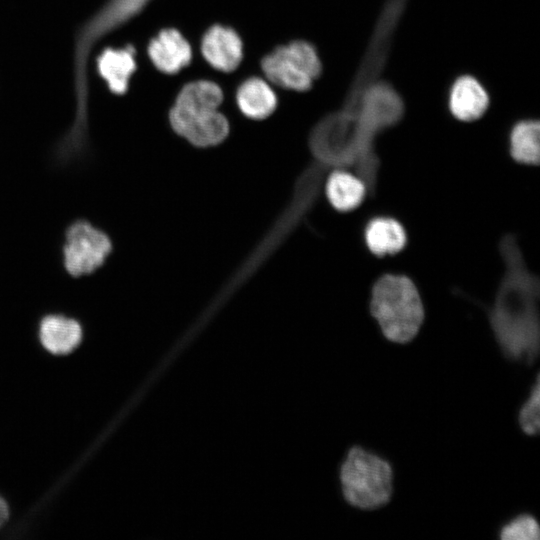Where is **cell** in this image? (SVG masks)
Listing matches in <instances>:
<instances>
[{"mask_svg":"<svg viewBox=\"0 0 540 540\" xmlns=\"http://www.w3.org/2000/svg\"><path fill=\"white\" fill-rule=\"evenodd\" d=\"M9 518V508L5 500L0 497V528L6 523Z\"/></svg>","mask_w":540,"mask_h":540,"instance_id":"cell-20","label":"cell"},{"mask_svg":"<svg viewBox=\"0 0 540 540\" xmlns=\"http://www.w3.org/2000/svg\"><path fill=\"white\" fill-rule=\"evenodd\" d=\"M136 50L132 45L123 48H106L97 57L99 75L106 82L110 92L124 95L137 69Z\"/></svg>","mask_w":540,"mask_h":540,"instance_id":"cell-11","label":"cell"},{"mask_svg":"<svg viewBox=\"0 0 540 540\" xmlns=\"http://www.w3.org/2000/svg\"><path fill=\"white\" fill-rule=\"evenodd\" d=\"M375 143L376 138L366 132L355 115L341 107L324 116L310 132L309 149L318 164L312 169L317 173L351 169L372 196L380 167Z\"/></svg>","mask_w":540,"mask_h":540,"instance_id":"cell-2","label":"cell"},{"mask_svg":"<svg viewBox=\"0 0 540 540\" xmlns=\"http://www.w3.org/2000/svg\"><path fill=\"white\" fill-rule=\"evenodd\" d=\"M539 525L536 519L528 514L519 515L505 524L500 530L502 540H538Z\"/></svg>","mask_w":540,"mask_h":540,"instance_id":"cell-19","label":"cell"},{"mask_svg":"<svg viewBox=\"0 0 540 540\" xmlns=\"http://www.w3.org/2000/svg\"><path fill=\"white\" fill-rule=\"evenodd\" d=\"M448 106L455 118L465 122L474 121L486 112L489 95L476 78L460 76L451 86Z\"/></svg>","mask_w":540,"mask_h":540,"instance_id":"cell-12","label":"cell"},{"mask_svg":"<svg viewBox=\"0 0 540 540\" xmlns=\"http://www.w3.org/2000/svg\"><path fill=\"white\" fill-rule=\"evenodd\" d=\"M540 385L539 375L530 391L528 399L522 405L518 422L522 431L527 435H536L540 428Z\"/></svg>","mask_w":540,"mask_h":540,"instance_id":"cell-18","label":"cell"},{"mask_svg":"<svg viewBox=\"0 0 540 540\" xmlns=\"http://www.w3.org/2000/svg\"><path fill=\"white\" fill-rule=\"evenodd\" d=\"M223 101L221 88L212 81L187 83L169 111V122L176 134L196 147L220 144L229 134V122L218 111Z\"/></svg>","mask_w":540,"mask_h":540,"instance_id":"cell-4","label":"cell"},{"mask_svg":"<svg viewBox=\"0 0 540 540\" xmlns=\"http://www.w3.org/2000/svg\"><path fill=\"white\" fill-rule=\"evenodd\" d=\"M364 236L367 247L377 256L395 254L406 244L403 226L397 220L388 217L372 219L365 228Z\"/></svg>","mask_w":540,"mask_h":540,"instance_id":"cell-16","label":"cell"},{"mask_svg":"<svg viewBox=\"0 0 540 540\" xmlns=\"http://www.w3.org/2000/svg\"><path fill=\"white\" fill-rule=\"evenodd\" d=\"M38 336L42 346L51 354L67 355L82 341L83 330L74 318L50 314L40 321Z\"/></svg>","mask_w":540,"mask_h":540,"instance_id":"cell-13","label":"cell"},{"mask_svg":"<svg viewBox=\"0 0 540 540\" xmlns=\"http://www.w3.org/2000/svg\"><path fill=\"white\" fill-rule=\"evenodd\" d=\"M153 0H107L78 30L74 49L75 114L70 130L84 134L88 129V61L103 37L138 16Z\"/></svg>","mask_w":540,"mask_h":540,"instance_id":"cell-3","label":"cell"},{"mask_svg":"<svg viewBox=\"0 0 540 540\" xmlns=\"http://www.w3.org/2000/svg\"><path fill=\"white\" fill-rule=\"evenodd\" d=\"M340 481L345 500L363 510L384 506L393 492L390 464L359 446L348 451L340 469Z\"/></svg>","mask_w":540,"mask_h":540,"instance_id":"cell-6","label":"cell"},{"mask_svg":"<svg viewBox=\"0 0 540 540\" xmlns=\"http://www.w3.org/2000/svg\"><path fill=\"white\" fill-rule=\"evenodd\" d=\"M236 100L240 111L251 119H264L277 107V97L270 85L259 77H250L237 89Z\"/></svg>","mask_w":540,"mask_h":540,"instance_id":"cell-14","label":"cell"},{"mask_svg":"<svg viewBox=\"0 0 540 540\" xmlns=\"http://www.w3.org/2000/svg\"><path fill=\"white\" fill-rule=\"evenodd\" d=\"M205 60L223 72L235 70L243 58V43L238 33L228 26H211L201 40Z\"/></svg>","mask_w":540,"mask_h":540,"instance_id":"cell-9","label":"cell"},{"mask_svg":"<svg viewBox=\"0 0 540 540\" xmlns=\"http://www.w3.org/2000/svg\"><path fill=\"white\" fill-rule=\"evenodd\" d=\"M153 65L165 74H176L192 60L189 42L175 28L162 29L152 38L147 48Z\"/></svg>","mask_w":540,"mask_h":540,"instance_id":"cell-10","label":"cell"},{"mask_svg":"<svg viewBox=\"0 0 540 540\" xmlns=\"http://www.w3.org/2000/svg\"><path fill=\"white\" fill-rule=\"evenodd\" d=\"M111 252L109 236L86 220L73 222L65 231L63 266L73 277L94 273L106 262Z\"/></svg>","mask_w":540,"mask_h":540,"instance_id":"cell-8","label":"cell"},{"mask_svg":"<svg viewBox=\"0 0 540 540\" xmlns=\"http://www.w3.org/2000/svg\"><path fill=\"white\" fill-rule=\"evenodd\" d=\"M325 194L336 210L347 212L362 203L367 189L355 174L345 170H333L325 182Z\"/></svg>","mask_w":540,"mask_h":540,"instance_id":"cell-15","label":"cell"},{"mask_svg":"<svg viewBox=\"0 0 540 540\" xmlns=\"http://www.w3.org/2000/svg\"><path fill=\"white\" fill-rule=\"evenodd\" d=\"M261 68L275 85L304 92L321 75L322 63L314 45L304 40H294L277 46L264 56Z\"/></svg>","mask_w":540,"mask_h":540,"instance_id":"cell-7","label":"cell"},{"mask_svg":"<svg viewBox=\"0 0 540 540\" xmlns=\"http://www.w3.org/2000/svg\"><path fill=\"white\" fill-rule=\"evenodd\" d=\"M540 124L537 120H522L517 122L510 133V154L522 164L538 165L540 156L539 146Z\"/></svg>","mask_w":540,"mask_h":540,"instance_id":"cell-17","label":"cell"},{"mask_svg":"<svg viewBox=\"0 0 540 540\" xmlns=\"http://www.w3.org/2000/svg\"><path fill=\"white\" fill-rule=\"evenodd\" d=\"M370 311L384 337L400 344L418 334L425 317L418 289L404 275L386 274L374 283Z\"/></svg>","mask_w":540,"mask_h":540,"instance_id":"cell-5","label":"cell"},{"mask_svg":"<svg viewBox=\"0 0 540 540\" xmlns=\"http://www.w3.org/2000/svg\"><path fill=\"white\" fill-rule=\"evenodd\" d=\"M505 265L488 319L502 354L532 365L539 354V280L526 266L517 239L511 234L499 244Z\"/></svg>","mask_w":540,"mask_h":540,"instance_id":"cell-1","label":"cell"}]
</instances>
